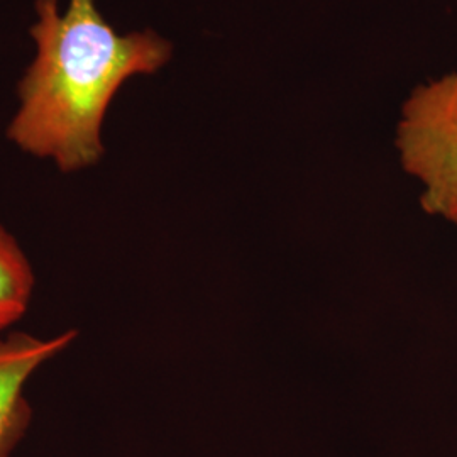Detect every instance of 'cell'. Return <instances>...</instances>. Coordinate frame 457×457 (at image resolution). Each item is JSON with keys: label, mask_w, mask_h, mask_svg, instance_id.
Wrapping results in <instances>:
<instances>
[{"label": "cell", "mask_w": 457, "mask_h": 457, "mask_svg": "<svg viewBox=\"0 0 457 457\" xmlns=\"http://www.w3.org/2000/svg\"><path fill=\"white\" fill-rule=\"evenodd\" d=\"M33 63L17 85L19 109L7 137L63 173L96 166L104 156L102 124L119 88L136 75H151L173 54L154 31L119 34L96 0H36Z\"/></svg>", "instance_id": "6da1fadb"}, {"label": "cell", "mask_w": 457, "mask_h": 457, "mask_svg": "<svg viewBox=\"0 0 457 457\" xmlns=\"http://www.w3.org/2000/svg\"><path fill=\"white\" fill-rule=\"evenodd\" d=\"M34 283L33 266L22 245L0 224V332L26 315Z\"/></svg>", "instance_id": "277c9868"}, {"label": "cell", "mask_w": 457, "mask_h": 457, "mask_svg": "<svg viewBox=\"0 0 457 457\" xmlns=\"http://www.w3.org/2000/svg\"><path fill=\"white\" fill-rule=\"evenodd\" d=\"M77 336L75 328L49 339L22 330L0 336V457H12L33 420L26 398L28 381L75 343Z\"/></svg>", "instance_id": "3957f363"}, {"label": "cell", "mask_w": 457, "mask_h": 457, "mask_svg": "<svg viewBox=\"0 0 457 457\" xmlns=\"http://www.w3.org/2000/svg\"><path fill=\"white\" fill-rule=\"evenodd\" d=\"M396 147L422 183L420 205L457 226V73L419 85L402 107Z\"/></svg>", "instance_id": "7a4b0ae2"}]
</instances>
